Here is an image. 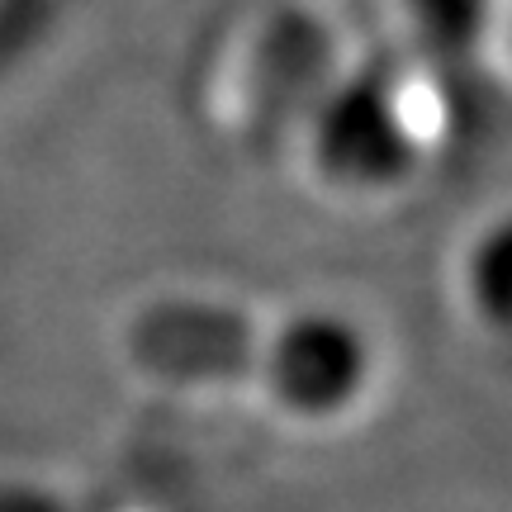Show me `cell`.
I'll list each match as a JSON object with an SVG mask.
<instances>
[{
    "instance_id": "cell-4",
    "label": "cell",
    "mask_w": 512,
    "mask_h": 512,
    "mask_svg": "<svg viewBox=\"0 0 512 512\" xmlns=\"http://www.w3.org/2000/svg\"><path fill=\"white\" fill-rule=\"evenodd\" d=\"M408 15L432 43H475L484 29H498L494 0H403Z\"/></svg>"
},
{
    "instance_id": "cell-1",
    "label": "cell",
    "mask_w": 512,
    "mask_h": 512,
    "mask_svg": "<svg viewBox=\"0 0 512 512\" xmlns=\"http://www.w3.org/2000/svg\"><path fill=\"white\" fill-rule=\"evenodd\" d=\"M256 389L299 427H337L380 389V337L347 304H294L256 347Z\"/></svg>"
},
{
    "instance_id": "cell-5",
    "label": "cell",
    "mask_w": 512,
    "mask_h": 512,
    "mask_svg": "<svg viewBox=\"0 0 512 512\" xmlns=\"http://www.w3.org/2000/svg\"><path fill=\"white\" fill-rule=\"evenodd\" d=\"M498 29H503V43H508V57H512V10L508 15H498Z\"/></svg>"
},
{
    "instance_id": "cell-2",
    "label": "cell",
    "mask_w": 512,
    "mask_h": 512,
    "mask_svg": "<svg viewBox=\"0 0 512 512\" xmlns=\"http://www.w3.org/2000/svg\"><path fill=\"white\" fill-rule=\"evenodd\" d=\"M309 162L337 195H389L418 176V114L394 81L351 76L309 114Z\"/></svg>"
},
{
    "instance_id": "cell-3",
    "label": "cell",
    "mask_w": 512,
    "mask_h": 512,
    "mask_svg": "<svg viewBox=\"0 0 512 512\" xmlns=\"http://www.w3.org/2000/svg\"><path fill=\"white\" fill-rule=\"evenodd\" d=\"M456 290L479 328L512 342V214L489 219L465 242L456 266Z\"/></svg>"
}]
</instances>
